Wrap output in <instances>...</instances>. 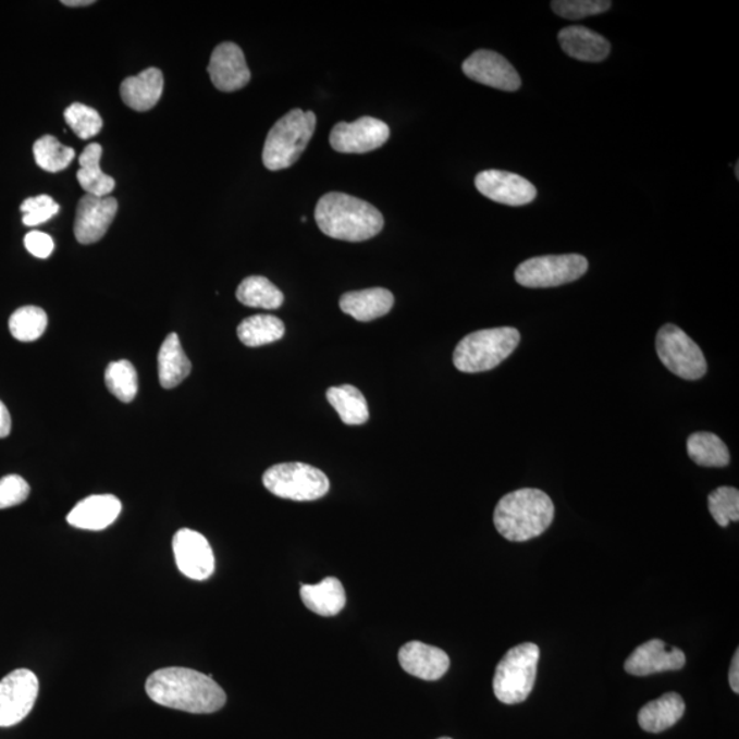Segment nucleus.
<instances>
[{
	"mask_svg": "<svg viewBox=\"0 0 739 739\" xmlns=\"http://www.w3.org/2000/svg\"><path fill=\"white\" fill-rule=\"evenodd\" d=\"M207 72L210 74L211 83L222 93H235L246 87L251 79L243 50L232 41L215 47Z\"/></svg>",
	"mask_w": 739,
	"mask_h": 739,
	"instance_id": "nucleus-16",
	"label": "nucleus"
},
{
	"mask_svg": "<svg viewBox=\"0 0 739 739\" xmlns=\"http://www.w3.org/2000/svg\"><path fill=\"white\" fill-rule=\"evenodd\" d=\"M39 679L30 669L20 668L0 680V727L23 722L34 710Z\"/></svg>",
	"mask_w": 739,
	"mask_h": 739,
	"instance_id": "nucleus-10",
	"label": "nucleus"
},
{
	"mask_svg": "<svg viewBox=\"0 0 739 739\" xmlns=\"http://www.w3.org/2000/svg\"><path fill=\"white\" fill-rule=\"evenodd\" d=\"M24 243L28 253L34 255L35 258L46 259L54 251V241L42 232L34 231L28 233L25 236Z\"/></svg>",
	"mask_w": 739,
	"mask_h": 739,
	"instance_id": "nucleus-39",
	"label": "nucleus"
},
{
	"mask_svg": "<svg viewBox=\"0 0 739 739\" xmlns=\"http://www.w3.org/2000/svg\"><path fill=\"white\" fill-rule=\"evenodd\" d=\"M121 98L127 108L148 111L156 108L163 93V74L157 67L146 69L137 76L122 82Z\"/></svg>",
	"mask_w": 739,
	"mask_h": 739,
	"instance_id": "nucleus-21",
	"label": "nucleus"
},
{
	"mask_svg": "<svg viewBox=\"0 0 739 739\" xmlns=\"http://www.w3.org/2000/svg\"><path fill=\"white\" fill-rule=\"evenodd\" d=\"M709 508L716 524L727 528L730 522L739 520V492L731 486H720L710 493Z\"/></svg>",
	"mask_w": 739,
	"mask_h": 739,
	"instance_id": "nucleus-34",
	"label": "nucleus"
},
{
	"mask_svg": "<svg viewBox=\"0 0 739 739\" xmlns=\"http://www.w3.org/2000/svg\"><path fill=\"white\" fill-rule=\"evenodd\" d=\"M178 570L194 581H205L215 571V557L209 541L198 531L181 529L173 539Z\"/></svg>",
	"mask_w": 739,
	"mask_h": 739,
	"instance_id": "nucleus-12",
	"label": "nucleus"
},
{
	"mask_svg": "<svg viewBox=\"0 0 739 739\" xmlns=\"http://www.w3.org/2000/svg\"><path fill=\"white\" fill-rule=\"evenodd\" d=\"M686 664V656L679 648L669 646L662 640H651L638 646L625 663L626 673L636 677L678 672Z\"/></svg>",
	"mask_w": 739,
	"mask_h": 739,
	"instance_id": "nucleus-17",
	"label": "nucleus"
},
{
	"mask_svg": "<svg viewBox=\"0 0 739 739\" xmlns=\"http://www.w3.org/2000/svg\"><path fill=\"white\" fill-rule=\"evenodd\" d=\"M300 595L306 607L321 616L337 615L347 603L343 583L334 577L322 579L318 584L301 583Z\"/></svg>",
	"mask_w": 739,
	"mask_h": 739,
	"instance_id": "nucleus-23",
	"label": "nucleus"
},
{
	"mask_svg": "<svg viewBox=\"0 0 739 739\" xmlns=\"http://www.w3.org/2000/svg\"><path fill=\"white\" fill-rule=\"evenodd\" d=\"M146 691L153 703L188 714H214L226 704L225 691L211 675L184 667L158 669L148 677Z\"/></svg>",
	"mask_w": 739,
	"mask_h": 739,
	"instance_id": "nucleus-1",
	"label": "nucleus"
},
{
	"mask_svg": "<svg viewBox=\"0 0 739 739\" xmlns=\"http://www.w3.org/2000/svg\"><path fill=\"white\" fill-rule=\"evenodd\" d=\"M395 306L392 292L384 288H370L348 292L340 299V308L359 322H370L385 317Z\"/></svg>",
	"mask_w": 739,
	"mask_h": 739,
	"instance_id": "nucleus-22",
	"label": "nucleus"
},
{
	"mask_svg": "<svg viewBox=\"0 0 739 739\" xmlns=\"http://www.w3.org/2000/svg\"><path fill=\"white\" fill-rule=\"evenodd\" d=\"M102 153V146L98 145V143H93V145L85 147L78 159L79 170L77 172V181L79 187L87 195L108 198L115 188V180L104 174L102 169H100Z\"/></svg>",
	"mask_w": 739,
	"mask_h": 739,
	"instance_id": "nucleus-26",
	"label": "nucleus"
},
{
	"mask_svg": "<svg viewBox=\"0 0 739 739\" xmlns=\"http://www.w3.org/2000/svg\"><path fill=\"white\" fill-rule=\"evenodd\" d=\"M104 381L109 391L122 403H131L137 395V373L130 360L110 364L106 369Z\"/></svg>",
	"mask_w": 739,
	"mask_h": 739,
	"instance_id": "nucleus-33",
	"label": "nucleus"
},
{
	"mask_svg": "<svg viewBox=\"0 0 739 739\" xmlns=\"http://www.w3.org/2000/svg\"><path fill=\"white\" fill-rule=\"evenodd\" d=\"M263 485L276 497L313 502L327 496L331 482L325 472L305 464H281L263 475Z\"/></svg>",
	"mask_w": 739,
	"mask_h": 739,
	"instance_id": "nucleus-7",
	"label": "nucleus"
},
{
	"mask_svg": "<svg viewBox=\"0 0 739 739\" xmlns=\"http://www.w3.org/2000/svg\"><path fill=\"white\" fill-rule=\"evenodd\" d=\"M439 739H452V738H448V737H444V738H439Z\"/></svg>",
	"mask_w": 739,
	"mask_h": 739,
	"instance_id": "nucleus-44",
	"label": "nucleus"
},
{
	"mask_svg": "<svg viewBox=\"0 0 739 739\" xmlns=\"http://www.w3.org/2000/svg\"><path fill=\"white\" fill-rule=\"evenodd\" d=\"M300 221H301V222H307V218H306V217H301V218H300Z\"/></svg>",
	"mask_w": 739,
	"mask_h": 739,
	"instance_id": "nucleus-43",
	"label": "nucleus"
},
{
	"mask_svg": "<svg viewBox=\"0 0 739 739\" xmlns=\"http://www.w3.org/2000/svg\"><path fill=\"white\" fill-rule=\"evenodd\" d=\"M328 402L336 409L340 419L349 427L369 421L370 412L364 393L353 385L329 387Z\"/></svg>",
	"mask_w": 739,
	"mask_h": 739,
	"instance_id": "nucleus-27",
	"label": "nucleus"
},
{
	"mask_svg": "<svg viewBox=\"0 0 739 739\" xmlns=\"http://www.w3.org/2000/svg\"><path fill=\"white\" fill-rule=\"evenodd\" d=\"M30 488L20 476H7L0 480V509L14 507L28 498Z\"/></svg>",
	"mask_w": 739,
	"mask_h": 739,
	"instance_id": "nucleus-38",
	"label": "nucleus"
},
{
	"mask_svg": "<svg viewBox=\"0 0 739 739\" xmlns=\"http://www.w3.org/2000/svg\"><path fill=\"white\" fill-rule=\"evenodd\" d=\"M34 156L37 167L45 172L58 173L73 162L76 152L72 147L63 146L57 137L46 135L35 143Z\"/></svg>",
	"mask_w": 739,
	"mask_h": 739,
	"instance_id": "nucleus-32",
	"label": "nucleus"
},
{
	"mask_svg": "<svg viewBox=\"0 0 739 739\" xmlns=\"http://www.w3.org/2000/svg\"><path fill=\"white\" fill-rule=\"evenodd\" d=\"M685 710V701L678 693H667L643 706L638 723L648 732H663L677 725Z\"/></svg>",
	"mask_w": 739,
	"mask_h": 739,
	"instance_id": "nucleus-25",
	"label": "nucleus"
},
{
	"mask_svg": "<svg viewBox=\"0 0 739 739\" xmlns=\"http://www.w3.org/2000/svg\"><path fill=\"white\" fill-rule=\"evenodd\" d=\"M391 136L390 126L373 116H361L355 122H338L334 125L331 146L342 153H366L385 145Z\"/></svg>",
	"mask_w": 739,
	"mask_h": 739,
	"instance_id": "nucleus-11",
	"label": "nucleus"
},
{
	"mask_svg": "<svg viewBox=\"0 0 739 739\" xmlns=\"http://www.w3.org/2000/svg\"><path fill=\"white\" fill-rule=\"evenodd\" d=\"M316 126V114L300 109L291 110L276 121L264 141L262 159L266 169L279 172L296 163L306 151Z\"/></svg>",
	"mask_w": 739,
	"mask_h": 739,
	"instance_id": "nucleus-4",
	"label": "nucleus"
},
{
	"mask_svg": "<svg viewBox=\"0 0 739 739\" xmlns=\"http://www.w3.org/2000/svg\"><path fill=\"white\" fill-rule=\"evenodd\" d=\"M49 318L42 308L36 306H25L19 308L10 317L9 328L13 337L19 342L30 343L40 338L46 332Z\"/></svg>",
	"mask_w": 739,
	"mask_h": 739,
	"instance_id": "nucleus-31",
	"label": "nucleus"
},
{
	"mask_svg": "<svg viewBox=\"0 0 739 739\" xmlns=\"http://www.w3.org/2000/svg\"><path fill=\"white\" fill-rule=\"evenodd\" d=\"M193 365L184 353L177 334H169L158 354L159 381L164 390H173L190 374Z\"/></svg>",
	"mask_w": 739,
	"mask_h": 739,
	"instance_id": "nucleus-24",
	"label": "nucleus"
},
{
	"mask_svg": "<svg viewBox=\"0 0 739 739\" xmlns=\"http://www.w3.org/2000/svg\"><path fill=\"white\" fill-rule=\"evenodd\" d=\"M242 305L263 310H276L284 305V294L266 276L253 275L243 280L236 291Z\"/></svg>",
	"mask_w": 739,
	"mask_h": 739,
	"instance_id": "nucleus-28",
	"label": "nucleus"
},
{
	"mask_svg": "<svg viewBox=\"0 0 739 739\" xmlns=\"http://www.w3.org/2000/svg\"><path fill=\"white\" fill-rule=\"evenodd\" d=\"M464 73L475 82L488 87L515 93L520 88V77L503 56L489 50H478L464 62Z\"/></svg>",
	"mask_w": 739,
	"mask_h": 739,
	"instance_id": "nucleus-15",
	"label": "nucleus"
},
{
	"mask_svg": "<svg viewBox=\"0 0 739 739\" xmlns=\"http://www.w3.org/2000/svg\"><path fill=\"white\" fill-rule=\"evenodd\" d=\"M551 7L559 17L578 21L608 12L613 3L608 0H555Z\"/></svg>",
	"mask_w": 739,
	"mask_h": 739,
	"instance_id": "nucleus-36",
	"label": "nucleus"
},
{
	"mask_svg": "<svg viewBox=\"0 0 739 739\" xmlns=\"http://www.w3.org/2000/svg\"><path fill=\"white\" fill-rule=\"evenodd\" d=\"M588 268V259L582 255H546L520 263L515 280L526 288H553L581 279Z\"/></svg>",
	"mask_w": 739,
	"mask_h": 739,
	"instance_id": "nucleus-8",
	"label": "nucleus"
},
{
	"mask_svg": "<svg viewBox=\"0 0 739 739\" xmlns=\"http://www.w3.org/2000/svg\"><path fill=\"white\" fill-rule=\"evenodd\" d=\"M555 518V505L540 489H519L500 500L494 509V526L513 542H525L544 533Z\"/></svg>",
	"mask_w": 739,
	"mask_h": 739,
	"instance_id": "nucleus-3",
	"label": "nucleus"
},
{
	"mask_svg": "<svg viewBox=\"0 0 739 739\" xmlns=\"http://www.w3.org/2000/svg\"><path fill=\"white\" fill-rule=\"evenodd\" d=\"M316 221L323 235L349 243L370 241L385 225L384 217L373 205L342 193L319 199Z\"/></svg>",
	"mask_w": 739,
	"mask_h": 739,
	"instance_id": "nucleus-2",
	"label": "nucleus"
},
{
	"mask_svg": "<svg viewBox=\"0 0 739 739\" xmlns=\"http://www.w3.org/2000/svg\"><path fill=\"white\" fill-rule=\"evenodd\" d=\"M10 430H12V418L7 406L0 402V439L8 438Z\"/></svg>",
	"mask_w": 739,
	"mask_h": 739,
	"instance_id": "nucleus-40",
	"label": "nucleus"
},
{
	"mask_svg": "<svg viewBox=\"0 0 739 739\" xmlns=\"http://www.w3.org/2000/svg\"><path fill=\"white\" fill-rule=\"evenodd\" d=\"M285 334L284 322L274 316H254L238 325L237 336L247 347H262L279 342Z\"/></svg>",
	"mask_w": 739,
	"mask_h": 739,
	"instance_id": "nucleus-29",
	"label": "nucleus"
},
{
	"mask_svg": "<svg viewBox=\"0 0 739 739\" xmlns=\"http://www.w3.org/2000/svg\"><path fill=\"white\" fill-rule=\"evenodd\" d=\"M520 343L518 329H483L467 334L454 353V365L461 373H483L502 365Z\"/></svg>",
	"mask_w": 739,
	"mask_h": 739,
	"instance_id": "nucleus-5",
	"label": "nucleus"
},
{
	"mask_svg": "<svg viewBox=\"0 0 739 739\" xmlns=\"http://www.w3.org/2000/svg\"><path fill=\"white\" fill-rule=\"evenodd\" d=\"M61 207L49 195H39L35 198H29L21 205L23 211V222L26 226L41 225L51 218H54L60 212Z\"/></svg>",
	"mask_w": 739,
	"mask_h": 739,
	"instance_id": "nucleus-37",
	"label": "nucleus"
},
{
	"mask_svg": "<svg viewBox=\"0 0 739 739\" xmlns=\"http://www.w3.org/2000/svg\"><path fill=\"white\" fill-rule=\"evenodd\" d=\"M63 116H65L66 124L82 140L97 136L103 127V120L98 111L83 103L69 106Z\"/></svg>",
	"mask_w": 739,
	"mask_h": 739,
	"instance_id": "nucleus-35",
	"label": "nucleus"
},
{
	"mask_svg": "<svg viewBox=\"0 0 739 739\" xmlns=\"http://www.w3.org/2000/svg\"><path fill=\"white\" fill-rule=\"evenodd\" d=\"M398 662L404 672L423 680L443 678L451 666L449 656L443 650L419 641L403 645L398 651Z\"/></svg>",
	"mask_w": 739,
	"mask_h": 739,
	"instance_id": "nucleus-18",
	"label": "nucleus"
},
{
	"mask_svg": "<svg viewBox=\"0 0 739 739\" xmlns=\"http://www.w3.org/2000/svg\"><path fill=\"white\" fill-rule=\"evenodd\" d=\"M656 353L662 364L679 379H703L709 369L703 350L682 329L667 323L656 336Z\"/></svg>",
	"mask_w": 739,
	"mask_h": 739,
	"instance_id": "nucleus-9",
	"label": "nucleus"
},
{
	"mask_svg": "<svg viewBox=\"0 0 739 739\" xmlns=\"http://www.w3.org/2000/svg\"><path fill=\"white\" fill-rule=\"evenodd\" d=\"M476 187L488 199L505 206H526L537 198L529 180L504 170H483L476 177Z\"/></svg>",
	"mask_w": 739,
	"mask_h": 739,
	"instance_id": "nucleus-13",
	"label": "nucleus"
},
{
	"mask_svg": "<svg viewBox=\"0 0 739 739\" xmlns=\"http://www.w3.org/2000/svg\"><path fill=\"white\" fill-rule=\"evenodd\" d=\"M728 679H730V686L734 693H739V651H736V655L732 657L730 674H728Z\"/></svg>",
	"mask_w": 739,
	"mask_h": 739,
	"instance_id": "nucleus-41",
	"label": "nucleus"
},
{
	"mask_svg": "<svg viewBox=\"0 0 739 739\" xmlns=\"http://www.w3.org/2000/svg\"><path fill=\"white\" fill-rule=\"evenodd\" d=\"M688 454L695 465L703 467H726L731 459L727 445L709 432L690 434Z\"/></svg>",
	"mask_w": 739,
	"mask_h": 739,
	"instance_id": "nucleus-30",
	"label": "nucleus"
},
{
	"mask_svg": "<svg viewBox=\"0 0 739 739\" xmlns=\"http://www.w3.org/2000/svg\"><path fill=\"white\" fill-rule=\"evenodd\" d=\"M93 0H63L62 4H65V7L69 8H82V7H90V4H94Z\"/></svg>",
	"mask_w": 739,
	"mask_h": 739,
	"instance_id": "nucleus-42",
	"label": "nucleus"
},
{
	"mask_svg": "<svg viewBox=\"0 0 739 739\" xmlns=\"http://www.w3.org/2000/svg\"><path fill=\"white\" fill-rule=\"evenodd\" d=\"M122 505L113 494H95L82 500L67 515L73 528L99 531L113 525L120 517Z\"/></svg>",
	"mask_w": 739,
	"mask_h": 739,
	"instance_id": "nucleus-19",
	"label": "nucleus"
},
{
	"mask_svg": "<svg viewBox=\"0 0 739 739\" xmlns=\"http://www.w3.org/2000/svg\"><path fill=\"white\" fill-rule=\"evenodd\" d=\"M557 39L563 51L577 61L603 62L611 52L609 41L587 26H567Z\"/></svg>",
	"mask_w": 739,
	"mask_h": 739,
	"instance_id": "nucleus-20",
	"label": "nucleus"
},
{
	"mask_svg": "<svg viewBox=\"0 0 739 739\" xmlns=\"http://www.w3.org/2000/svg\"><path fill=\"white\" fill-rule=\"evenodd\" d=\"M540 648L533 642L520 643L505 653L493 678V691L503 704L524 703L534 688Z\"/></svg>",
	"mask_w": 739,
	"mask_h": 739,
	"instance_id": "nucleus-6",
	"label": "nucleus"
},
{
	"mask_svg": "<svg viewBox=\"0 0 739 739\" xmlns=\"http://www.w3.org/2000/svg\"><path fill=\"white\" fill-rule=\"evenodd\" d=\"M119 211V201L111 196L85 195L78 201L76 221H74V236L77 242L94 244L103 238Z\"/></svg>",
	"mask_w": 739,
	"mask_h": 739,
	"instance_id": "nucleus-14",
	"label": "nucleus"
}]
</instances>
